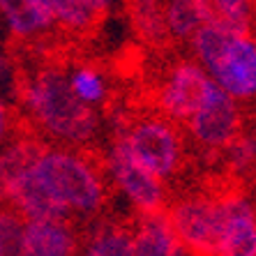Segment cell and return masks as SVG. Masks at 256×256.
Here are the masks:
<instances>
[{
    "instance_id": "obj_6",
    "label": "cell",
    "mask_w": 256,
    "mask_h": 256,
    "mask_svg": "<svg viewBox=\"0 0 256 256\" xmlns=\"http://www.w3.org/2000/svg\"><path fill=\"white\" fill-rule=\"evenodd\" d=\"M86 233L76 222H26L18 256H78Z\"/></svg>"
},
{
    "instance_id": "obj_16",
    "label": "cell",
    "mask_w": 256,
    "mask_h": 256,
    "mask_svg": "<svg viewBox=\"0 0 256 256\" xmlns=\"http://www.w3.org/2000/svg\"><path fill=\"white\" fill-rule=\"evenodd\" d=\"M236 37L224 32V30L214 28V26L203 24L194 40H192V48H194V56H196L198 65L208 67L210 72L214 70V65L220 62V58L224 56V51L228 48V44L233 42Z\"/></svg>"
},
{
    "instance_id": "obj_5",
    "label": "cell",
    "mask_w": 256,
    "mask_h": 256,
    "mask_svg": "<svg viewBox=\"0 0 256 256\" xmlns=\"http://www.w3.org/2000/svg\"><path fill=\"white\" fill-rule=\"evenodd\" d=\"M108 166H111L114 182L134 201V206L138 208L141 214H162L166 210L171 192L166 190V185L157 176H152L148 168H143L130 155L125 141L118 136L114 138V148H111V155H108Z\"/></svg>"
},
{
    "instance_id": "obj_10",
    "label": "cell",
    "mask_w": 256,
    "mask_h": 256,
    "mask_svg": "<svg viewBox=\"0 0 256 256\" xmlns=\"http://www.w3.org/2000/svg\"><path fill=\"white\" fill-rule=\"evenodd\" d=\"M134 222L136 217L92 224L78 256H134Z\"/></svg>"
},
{
    "instance_id": "obj_15",
    "label": "cell",
    "mask_w": 256,
    "mask_h": 256,
    "mask_svg": "<svg viewBox=\"0 0 256 256\" xmlns=\"http://www.w3.org/2000/svg\"><path fill=\"white\" fill-rule=\"evenodd\" d=\"M164 12H166V26H168V32H171V40L176 42V46L180 48V46H185V44H192L194 35H196L203 26L201 14L196 10V2L194 0L166 2Z\"/></svg>"
},
{
    "instance_id": "obj_20",
    "label": "cell",
    "mask_w": 256,
    "mask_h": 256,
    "mask_svg": "<svg viewBox=\"0 0 256 256\" xmlns=\"http://www.w3.org/2000/svg\"><path fill=\"white\" fill-rule=\"evenodd\" d=\"M10 74H12V67H10V62H7L5 56H0V84H2Z\"/></svg>"
},
{
    "instance_id": "obj_14",
    "label": "cell",
    "mask_w": 256,
    "mask_h": 256,
    "mask_svg": "<svg viewBox=\"0 0 256 256\" xmlns=\"http://www.w3.org/2000/svg\"><path fill=\"white\" fill-rule=\"evenodd\" d=\"M0 12L16 37H40L54 26V14L48 10V0H24L0 2Z\"/></svg>"
},
{
    "instance_id": "obj_19",
    "label": "cell",
    "mask_w": 256,
    "mask_h": 256,
    "mask_svg": "<svg viewBox=\"0 0 256 256\" xmlns=\"http://www.w3.org/2000/svg\"><path fill=\"white\" fill-rule=\"evenodd\" d=\"M10 125H12V120H10V111H7L5 102L0 100V143L7 138L10 134Z\"/></svg>"
},
{
    "instance_id": "obj_13",
    "label": "cell",
    "mask_w": 256,
    "mask_h": 256,
    "mask_svg": "<svg viewBox=\"0 0 256 256\" xmlns=\"http://www.w3.org/2000/svg\"><path fill=\"white\" fill-rule=\"evenodd\" d=\"M201 21L233 37H250L252 2L242 0H194Z\"/></svg>"
},
{
    "instance_id": "obj_4",
    "label": "cell",
    "mask_w": 256,
    "mask_h": 256,
    "mask_svg": "<svg viewBox=\"0 0 256 256\" xmlns=\"http://www.w3.org/2000/svg\"><path fill=\"white\" fill-rule=\"evenodd\" d=\"M187 130H190L192 138L201 148L210 150V155H212V152L228 148L242 134L244 120L233 97L226 95L212 81L208 86V92L203 97L201 106L196 108V114L187 120Z\"/></svg>"
},
{
    "instance_id": "obj_12",
    "label": "cell",
    "mask_w": 256,
    "mask_h": 256,
    "mask_svg": "<svg viewBox=\"0 0 256 256\" xmlns=\"http://www.w3.org/2000/svg\"><path fill=\"white\" fill-rule=\"evenodd\" d=\"M44 146L40 138L28 136L18 138L12 146H7L0 152V201L5 203L10 192L16 187V182L24 178L30 168L35 166V162L44 152Z\"/></svg>"
},
{
    "instance_id": "obj_18",
    "label": "cell",
    "mask_w": 256,
    "mask_h": 256,
    "mask_svg": "<svg viewBox=\"0 0 256 256\" xmlns=\"http://www.w3.org/2000/svg\"><path fill=\"white\" fill-rule=\"evenodd\" d=\"M26 220L12 208H0V256H18Z\"/></svg>"
},
{
    "instance_id": "obj_17",
    "label": "cell",
    "mask_w": 256,
    "mask_h": 256,
    "mask_svg": "<svg viewBox=\"0 0 256 256\" xmlns=\"http://www.w3.org/2000/svg\"><path fill=\"white\" fill-rule=\"evenodd\" d=\"M70 86L74 90V95L86 104H97V102L108 104V88L102 78V72L95 65L76 67L70 76Z\"/></svg>"
},
{
    "instance_id": "obj_3",
    "label": "cell",
    "mask_w": 256,
    "mask_h": 256,
    "mask_svg": "<svg viewBox=\"0 0 256 256\" xmlns=\"http://www.w3.org/2000/svg\"><path fill=\"white\" fill-rule=\"evenodd\" d=\"M116 136L122 138L130 155L162 182L180 178L187 166L194 164L187 152L185 127L148 108L122 111L118 116Z\"/></svg>"
},
{
    "instance_id": "obj_7",
    "label": "cell",
    "mask_w": 256,
    "mask_h": 256,
    "mask_svg": "<svg viewBox=\"0 0 256 256\" xmlns=\"http://www.w3.org/2000/svg\"><path fill=\"white\" fill-rule=\"evenodd\" d=\"M210 74L226 95L256 97V46L250 37H236Z\"/></svg>"
},
{
    "instance_id": "obj_2",
    "label": "cell",
    "mask_w": 256,
    "mask_h": 256,
    "mask_svg": "<svg viewBox=\"0 0 256 256\" xmlns=\"http://www.w3.org/2000/svg\"><path fill=\"white\" fill-rule=\"evenodd\" d=\"M21 100L30 118L51 138L65 148H86L100 130V116L81 102L70 86V76L60 65L40 67L21 86Z\"/></svg>"
},
{
    "instance_id": "obj_11",
    "label": "cell",
    "mask_w": 256,
    "mask_h": 256,
    "mask_svg": "<svg viewBox=\"0 0 256 256\" xmlns=\"http://www.w3.org/2000/svg\"><path fill=\"white\" fill-rule=\"evenodd\" d=\"M134 256H190L162 214H138L134 222Z\"/></svg>"
},
{
    "instance_id": "obj_1",
    "label": "cell",
    "mask_w": 256,
    "mask_h": 256,
    "mask_svg": "<svg viewBox=\"0 0 256 256\" xmlns=\"http://www.w3.org/2000/svg\"><path fill=\"white\" fill-rule=\"evenodd\" d=\"M35 178L70 212L102 214L114 196L108 157L97 148H44L32 166Z\"/></svg>"
},
{
    "instance_id": "obj_8",
    "label": "cell",
    "mask_w": 256,
    "mask_h": 256,
    "mask_svg": "<svg viewBox=\"0 0 256 256\" xmlns=\"http://www.w3.org/2000/svg\"><path fill=\"white\" fill-rule=\"evenodd\" d=\"M166 2H127L125 12L130 16V26L136 40L152 54H171L178 51L176 42L171 40L166 26Z\"/></svg>"
},
{
    "instance_id": "obj_9",
    "label": "cell",
    "mask_w": 256,
    "mask_h": 256,
    "mask_svg": "<svg viewBox=\"0 0 256 256\" xmlns=\"http://www.w3.org/2000/svg\"><path fill=\"white\" fill-rule=\"evenodd\" d=\"M48 10L54 14V24L70 32L76 40L92 37L100 32L102 24L108 14V2L104 0H48Z\"/></svg>"
},
{
    "instance_id": "obj_21",
    "label": "cell",
    "mask_w": 256,
    "mask_h": 256,
    "mask_svg": "<svg viewBox=\"0 0 256 256\" xmlns=\"http://www.w3.org/2000/svg\"><path fill=\"white\" fill-rule=\"evenodd\" d=\"M250 40L256 46V2H252V26H250Z\"/></svg>"
}]
</instances>
